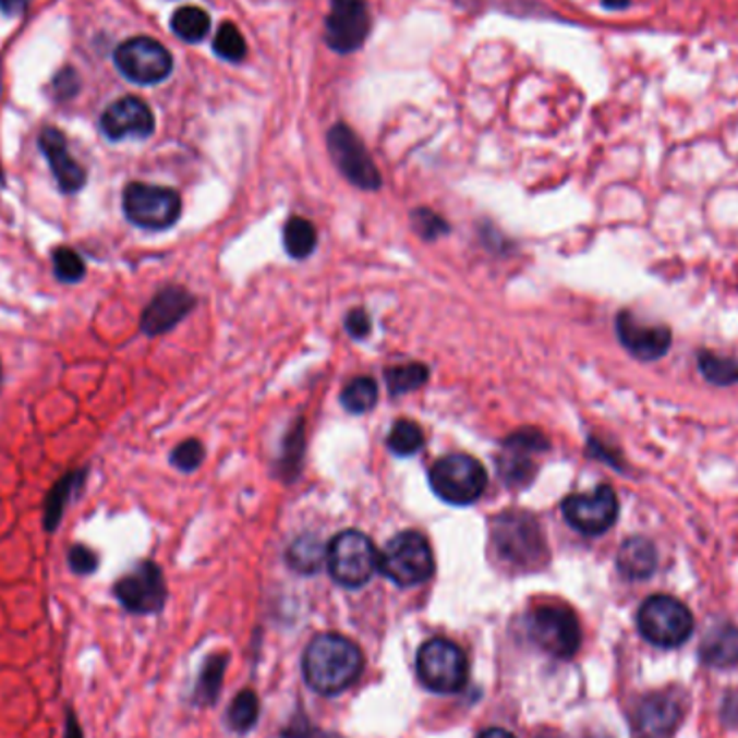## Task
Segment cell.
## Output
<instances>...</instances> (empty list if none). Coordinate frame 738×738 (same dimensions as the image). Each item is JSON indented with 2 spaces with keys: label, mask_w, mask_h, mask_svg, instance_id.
I'll return each instance as SVG.
<instances>
[{
  "label": "cell",
  "mask_w": 738,
  "mask_h": 738,
  "mask_svg": "<svg viewBox=\"0 0 738 738\" xmlns=\"http://www.w3.org/2000/svg\"><path fill=\"white\" fill-rule=\"evenodd\" d=\"M78 85H81V81H78V76H76V72L72 70V68H68V70H63L57 78H55V94L59 96V98H72L76 92H78Z\"/></svg>",
  "instance_id": "39"
},
{
  "label": "cell",
  "mask_w": 738,
  "mask_h": 738,
  "mask_svg": "<svg viewBox=\"0 0 738 738\" xmlns=\"http://www.w3.org/2000/svg\"><path fill=\"white\" fill-rule=\"evenodd\" d=\"M378 561L380 553L376 551L374 542L354 529L337 533L326 551L330 577L343 588L365 585L378 570Z\"/></svg>",
  "instance_id": "4"
},
{
  "label": "cell",
  "mask_w": 738,
  "mask_h": 738,
  "mask_svg": "<svg viewBox=\"0 0 738 738\" xmlns=\"http://www.w3.org/2000/svg\"><path fill=\"white\" fill-rule=\"evenodd\" d=\"M529 639L551 656L570 658L581 648V627L572 609L557 603L537 605L528 616Z\"/></svg>",
  "instance_id": "7"
},
{
  "label": "cell",
  "mask_w": 738,
  "mask_h": 738,
  "mask_svg": "<svg viewBox=\"0 0 738 738\" xmlns=\"http://www.w3.org/2000/svg\"><path fill=\"white\" fill-rule=\"evenodd\" d=\"M346 330L354 339H363L372 330V319L363 310H354L346 316Z\"/></svg>",
  "instance_id": "38"
},
{
  "label": "cell",
  "mask_w": 738,
  "mask_h": 738,
  "mask_svg": "<svg viewBox=\"0 0 738 738\" xmlns=\"http://www.w3.org/2000/svg\"><path fill=\"white\" fill-rule=\"evenodd\" d=\"M693 614L674 596H650L637 614V629L658 648H678L693 633Z\"/></svg>",
  "instance_id": "6"
},
{
  "label": "cell",
  "mask_w": 738,
  "mask_h": 738,
  "mask_svg": "<svg viewBox=\"0 0 738 738\" xmlns=\"http://www.w3.org/2000/svg\"><path fill=\"white\" fill-rule=\"evenodd\" d=\"M480 738H517L512 733H508V730H504V728H488V730H484L482 735H480Z\"/></svg>",
  "instance_id": "44"
},
{
  "label": "cell",
  "mask_w": 738,
  "mask_h": 738,
  "mask_svg": "<svg viewBox=\"0 0 738 738\" xmlns=\"http://www.w3.org/2000/svg\"><path fill=\"white\" fill-rule=\"evenodd\" d=\"M65 738H85L76 722V715L72 711H68V717H65Z\"/></svg>",
  "instance_id": "43"
},
{
  "label": "cell",
  "mask_w": 738,
  "mask_h": 738,
  "mask_svg": "<svg viewBox=\"0 0 738 738\" xmlns=\"http://www.w3.org/2000/svg\"><path fill=\"white\" fill-rule=\"evenodd\" d=\"M411 220H413V229L422 235L423 240H436L438 235H445L449 231V225L445 222L443 216L425 210V208L413 211Z\"/></svg>",
  "instance_id": "36"
},
{
  "label": "cell",
  "mask_w": 738,
  "mask_h": 738,
  "mask_svg": "<svg viewBox=\"0 0 738 738\" xmlns=\"http://www.w3.org/2000/svg\"><path fill=\"white\" fill-rule=\"evenodd\" d=\"M607 9H625V7H629V2L631 0H601Z\"/></svg>",
  "instance_id": "45"
},
{
  "label": "cell",
  "mask_w": 738,
  "mask_h": 738,
  "mask_svg": "<svg viewBox=\"0 0 738 738\" xmlns=\"http://www.w3.org/2000/svg\"><path fill=\"white\" fill-rule=\"evenodd\" d=\"M427 378H430V372L423 363H409V365L391 367V370L385 372L387 387L394 396L418 391L420 387L427 383Z\"/></svg>",
  "instance_id": "30"
},
{
  "label": "cell",
  "mask_w": 738,
  "mask_h": 738,
  "mask_svg": "<svg viewBox=\"0 0 738 738\" xmlns=\"http://www.w3.org/2000/svg\"><path fill=\"white\" fill-rule=\"evenodd\" d=\"M378 570L400 588L425 583L434 574V553L420 531H402L387 542Z\"/></svg>",
  "instance_id": "5"
},
{
  "label": "cell",
  "mask_w": 738,
  "mask_h": 738,
  "mask_svg": "<svg viewBox=\"0 0 738 738\" xmlns=\"http://www.w3.org/2000/svg\"><path fill=\"white\" fill-rule=\"evenodd\" d=\"M326 145L330 152V158L335 162V167L343 173V178L363 189V191H376L383 184L380 171L374 165L370 152L365 149V145L361 143V138L346 125V123H337L328 130L326 136Z\"/></svg>",
  "instance_id": "11"
},
{
  "label": "cell",
  "mask_w": 738,
  "mask_h": 738,
  "mask_svg": "<svg viewBox=\"0 0 738 738\" xmlns=\"http://www.w3.org/2000/svg\"><path fill=\"white\" fill-rule=\"evenodd\" d=\"M259 717V700L255 695V691L244 689L235 695V700L231 702V709L227 713V722L231 726V730L244 735L249 730H253V726L257 724Z\"/></svg>",
  "instance_id": "29"
},
{
  "label": "cell",
  "mask_w": 738,
  "mask_h": 738,
  "mask_svg": "<svg viewBox=\"0 0 738 738\" xmlns=\"http://www.w3.org/2000/svg\"><path fill=\"white\" fill-rule=\"evenodd\" d=\"M114 596L130 614L147 616L165 607L167 583L154 561H141L132 572L114 583Z\"/></svg>",
  "instance_id": "14"
},
{
  "label": "cell",
  "mask_w": 738,
  "mask_h": 738,
  "mask_svg": "<svg viewBox=\"0 0 738 738\" xmlns=\"http://www.w3.org/2000/svg\"><path fill=\"white\" fill-rule=\"evenodd\" d=\"M39 147L55 173V180L63 193H78L85 182L87 173L85 169L72 158L68 149V141L61 130L57 128H46L39 136Z\"/></svg>",
  "instance_id": "20"
},
{
  "label": "cell",
  "mask_w": 738,
  "mask_h": 738,
  "mask_svg": "<svg viewBox=\"0 0 738 738\" xmlns=\"http://www.w3.org/2000/svg\"><path fill=\"white\" fill-rule=\"evenodd\" d=\"M430 486L445 504L462 508L475 504L484 495L488 486V473L477 458L467 453H449L432 464Z\"/></svg>",
  "instance_id": "3"
},
{
  "label": "cell",
  "mask_w": 738,
  "mask_h": 738,
  "mask_svg": "<svg viewBox=\"0 0 738 738\" xmlns=\"http://www.w3.org/2000/svg\"><path fill=\"white\" fill-rule=\"evenodd\" d=\"M326 551L328 546L322 544V540L317 535H303L299 537L290 551H288V564L303 574H314L322 564L326 561Z\"/></svg>",
  "instance_id": "23"
},
{
  "label": "cell",
  "mask_w": 738,
  "mask_h": 738,
  "mask_svg": "<svg viewBox=\"0 0 738 738\" xmlns=\"http://www.w3.org/2000/svg\"><path fill=\"white\" fill-rule=\"evenodd\" d=\"M495 557L510 570H537L548 559V548L540 523L521 510H508L495 517L491 525Z\"/></svg>",
  "instance_id": "2"
},
{
  "label": "cell",
  "mask_w": 738,
  "mask_h": 738,
  "mask_svg": "<svg viewBox=\"0 0 738 738\" xmlns=\"http://www.w3.org/2000/svg\"><path fill=\"white\" fill-rule=\"evenodd\" d=\"M418 674L430 691L458 693L467 685L469 661L460 645L449 639L434 637L420 648Z\"/></svg>",
  "instance_id": "8"
},
{
  "label": "cell",
  "mask_w": 738,
  "mask_h": 738,
  "mask_svg": "<svg viewBox=\"0 0 738 738\" xmlns=\"http://www.w3.org/2000/svg\"><path fill=\"white\" fill-rule=\"evenodd\" d=\"M700 658L715 669L738 665V629L735 625L713 627L700 643Z\"/></svg>",
  "instance_id": "22"
},
{
  "label": "cell",
  "mask_w": 738,
  "mask_h": 738,
  "mask_svg": "<svg viewBox=\"0 0 738 738\" xmlns=\"http://www.w3.org/2000/svg\"><path fill=\"white\" fill-rule=\"evenodd\" d=\"M214 52L229 61V63H240L246 57V41L242 37V33L238 31L235 24L225 22L218 26L216 35H214Z\"/></svg>",
  "instance_id": "32"
},
{
  "label": "cell",
  "mask_w": 738,
  "mask_h": 738,
  "mask_svg": "<svg viewBox=\"0 0 738 738\" xmlns=\"http://www.w3.org/2000/svg\"><path fill=\"white\" fill-rule=\"evenodd\" d=\"M387 445L396 456L409 458L422 449L423 430L411 420H398L387 436Z\"/></svg>",
  "instance_id": "31"
},
{
  "label": "cell",
  "mask_w": 738,
  "mask_h": 738,
  "mask_svg": "<svg viewBox=\"0 0 738 738\" xmlns=\"http://www.w3.org/2000/svg\"><path fill=\"white\" fill-rule=\"evenodd\" d=\"M227 663H229L227 654H211L210 658L204 663L197 687H195V702L199 706H210L218 700Z\"/></svg>",
  "instance_id": "26"
},
{
  "label": "cell",
  "mask_w": 738,
  "mask_h": 738,
  "mask_svg": "<svg viewBox=\"0 0 738 738\" xmlns=\"http://www.w3.org/2000/svg\"><path fill=\"white\" fill-rule=\"evenodd\" d=\"M535 738H561L557 733H542V735H537Z\"/></svg>",
  "instance_id": "46"
},
{
  "label": "cell",
  "mask_w": 738,
  "mask_h": 738,
  "mask_svg": "<svg viewBox=\"0 0 738 738\" xmlns=\"http://www.w3.org/2000/svg\"><path fill=\"white\" fill-rule=\"evenodd\" d=\"M210 15L204 9L193 7V4L180 7L171 17L173 33L189 44L202 41L210 33Z\"/></svg>",
  "instance_id": "25"
},
{
  "label": "cell",
  "mask_w": 738,
  "mask_h": 738,
  "mask_svg": "<svg viewBox=\"0 0 738 738\" xmlns=\"http://www.w3.org/2000/svg\"><path fill=\"white\" fill-rule=\"evenodd\" d=\"M114 65L136 85H156L171 74L173 57L152 37H132L114 50Z\"/></svg>",
  "instance_id": "10"
},
{
  "label": "cell",
  "mask_w": 738,
  "mask_h": 738,
  "mask_svg": "<svg viewBox=\"0 0 738 738\" xmlns=\"http://www.w3.org/2000/svg\"><path fill=\"white\" fill-rule=\"evenodd\" d=\"M618 497L607 484L594 488L592 493L570 495L561 504L566 523L583 535H601L609 531L618 521Z\"/></svg>",
  "instance_id": "13"
},
{
  "label": "cell",
  "mask_w": 738,
  "mask_h": 738,
  "mask_svg": "<svg viewBox=\"0 0 738 738\" xmlns=\"http://www.w3.org/2000/svg\"><path fill=\"white\" fill-rule=\"evenodd\" d=\"M100 125L110 141L147 138L156 128V119L152 108L143 100L125 96L106 108Z\"/></svg>",
  "instance_id": "18"
},
{
  "label": "cell",
  "mask_w": 738,
  "mask_h": 738,
  "mask_svg": "<svg viewBox=\"0 0 738 738\" xmlns=\"http://www.w3.org/2000/svg\"><path fill=\"white\" fill-rule=\"evenodd\" d=\"M286 738H339V737H332V735H324V733H319V730H312V728H307V726H294L292 730H288L286 735H283Z\"/></svg>",
  "instance_id": "41"
},
{
  "label": "cell",
  "mask_w": 738,
  "mask_h": 738,
  "mask_svg": "<svg viewBox=\"0 0 738 738\" xmlns=\"http://www.w3.org/2000/svg\"><path fill=\"white\" fill-rule=\"evenodd\" d=\"M548 449V438L533 427H523L504 440L497 458L499 475L510 488H528L537 475L535 456Z\"/></svg>",
  "instance_id": "12"
},
{
  "label": "cell",
  "mask_w": 738,
  "mask_h": 738,
  "mask_svg": "<svg viewBox=\"0 0 738 738\" xmlns=\"http://www.w3.org/2000/svg\"><path fill=\"white\" fill-rule=\"evenodd\" d=\"M204 456H206L204 445H202L197 438H189V440L180 443V445L173 449L171 462H173L176 469H180V471H184V473H191V471H195V469L202 467Z\"/></svg>",
  "instance_id": "35"
},
{
  "label": "cell",
  "mask_w": 738,
  "mask_h": 738,
  "mask_svg": "<svg viewBox=\"0 0 738 738\" xmlns=\"http://www.w3.org/2000/svg\"><path fill=\"white\" fill-rule=\"evenodd\" d=\"M616 332L620 343L639 361H656L667 354L672 346V330L663 324H645L631 312L616 317Z\"/></svg>",
  "instance_id": "17"
},
{
  "label": "cell",
  "mask_w": 738,
  "mask_h": 738,
  "mask_svg": "<svg viewBox=\"0 0 738 738\" xmlns=\"http://www.w3.org/2000/svg\"><path fill=\"white\" fill-rule=\"evenodd\" d=\"M123 211L136 227L162 231L178 222L182 197L173 189L132 182L123 191Z\"/></svg>",
  "instance_id": "9"
},
{
  "label": "cell",
  "mask_w": 738,
  "mask_h": 738,
  "mask_svg": "<svg viewBox=\"0 0 738 738\" xmlns=\"http://www.w3.org/2000/svg\"><path fill=\"white\" fill-rule=\"evenodd\" d=\"M303 672L314 691L337 695L359 680L363 672V652L343 634H317L305 650Z\"/></svg>",
  "instance_id": "1"
},
{
  "label": "cell",
  "mask_w": 738,
  "mask_h": 738,
  "mask_svg": "<svg viewBox=\"0 0 738 738\" xmlns=\"http://www.w3.org/2000/svg\"><path fill=\"white\" fill-rule=\"evenodd\" d=\"M83 480L81 473L76 475H68L63 477V482L52 491V495L48 497V506H46V529L48 531H55L57 525H59V519H61V512H63V506L70 497V493L78 486V482Z\"/></svg>",
  "instance_id": "34"
},
{
  "label": "cell",
  "mask_w": 738,
  "mask_h": 738,
  "mask_svg": "<svg viewBox=\"0 0 738 738\" xmlns=\"http://www.w3.org/2000/svg\"><path fill=\"white\" fill-rule=\"evenodd\" d=\"M372 28L365 0H330L326 15V44L339 55L359 50Z\"/></svg>",
  "instance_id": "15"
},
{
  "label": "cell",
  "mask_w": 738,
  "mask_h": 738,
  "mask_svg": "<svg viewBox=\"0 0 738 738\" xmlns=\"http://www.w3.org/2000/svg\"><path fill=\"white\" fill-rule=\"evenodd\" d=\"M68 559H70V568H72L76 574H92V572H96L98 561H100L98 555H96L92 548L83 546V544L72 546Z\"/></svg>",
  "instance_id": "37"
},
{
  "label": "cell",
  "mask_w": 738,
  "mask_h": 738,
  "mask_svg": "<svg viewBox=\"0 0 738 738\" xmlns=\"http://www.w3.org/2000/svg\"><path fill=\"white\" fill-rule=\"evenodd\" d=\"M698 367L711 385L730 387L738 383V359L735 356H722L711 350H702L698 354Z\"/></svg>",
  "instance_id": "27"
},
{
  "label": "cell",
  "mask_w": 738,
  "mask_h": 738,
  "mask_svg": "<svg viewBox=\"0 0 738 738\" xmlns=\"http://www.w3.org/2000/svg\"><path fill=\"white\" fill-rule=\"evenodd\" d=\"M616 564L625 579L643 581L652 577V572L656 570V564H658L656 546L643 535H633L620 546Z\"/></svg>",
  "instance_id": "21"
},
{
  "label": "cell",
  "mask_w": 738,
  "mask_h": 738,
  "mask_svg": "<svg viewBox=\"0 0 738 738\" xmlns=\"http://www.w3.org/2000/svg\"><path fill=\"white\" fill-rule=\"evenodd\" d=\"M283 244L286 251L297 257V259H305L316 251L317 231L314 222H310L307 218L301 216H292L286 227H283Z\"/></svg>",
  "instance_id": "24"
},
{
  "label": "cell",
  "mask_w": 738,
  "mask_h": 738,
  "mask_svg": "<svg viewBox=\"0 0 738 738\" xmlns=\"http://www.w3.org/2000/svg\"><path fill=\"white\" fill-rule=\"evenodd\" d=\"M376 402H378V385L370 376H359V378L350 380L341 391L343 409L354 413V415L372 411L376 407Z\"/></svg>",
  "instance_id": "28"
},
{
  "label": "cell",
  "mask_w": 738,
  "mask_h": 738,
  "mask_svg": "<svg viewBox=\"0 0 738 738\" xmlns=\"http://www.w3.org/2000/svg\"><path fill=\"white\" fill-rule=\"evenodd\" d=\"M685 717V698L665 689L648 693L634 706V730L641 738H669Z\"/></svg>",
  "instance_id": "16"
},
{
  "label": "cell",
  "mask_w": 738,
  "mask_h": 738,
  "mask_svg": "<svg viewBox=\"0 0 738 738\" xmlns=\"http://www.w3.org/2000/svg\"><path fill=\"white\" fill-rule=\"evenodd\" d=\"M31 0H0V11L7 15H17L28 7Z\"/></svg>",
  "instance_id": "42"
},
{
  "label": "cell",
  "mask_w": 738,
  "mask_h": 738,
  "mask_svg": "<svg viewBox=\"0 0 738 738\" xmlns=\"http://www.w3.org/2000/svg\"><path fill=\"white\" fill-rule=\"evenodd\" d=\"M52 266L57 279H61L63 283H78L85 277V262L74 249L59 246L52 253Z\"/></svg>",
  "instance_id": "33"
},
{
  "label": "cell",
  "mask_w": 738,
  "mask_h": 738,
  "mask_svg": "<svg viewBox=\"0 0 738 738\" xmlns=\"http://www.w3.org/2000/svg\"><path fill=\"white\" fill-rule=\"evenodd\" d=\"M724 719L730 724V726H737L738 724V693H730L726 698V704H724Z\"/></svg>",
  "instance_id": "40"
},
{
  "label": "cell",
  "mask_w": 738,
  "mask_h": 738,
  "mask_svg": "<svg viewBox=\"0 0 738 738\" xmlns=\"http://www.w3.org/2000/svg\"><path fill=\"white\" fill-rule=\"evenodd\" d=\"M195 307L193 294H189L184 288H165L154 297L149 307L143 312L141 330L149 337L162 335L178 326L184 317L189 316Z\"/></svg>",
  "instance_id": "19"
}]
</instances>
